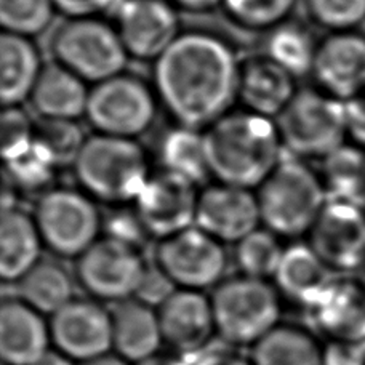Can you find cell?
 Masks as SVG:
<instances>
[{
	"instance_id": "28",
	"label": "cell",
	"mask_w": 365,
	"mask_h": 365,
	"mask_svg": "<svg viewBox=\"0 0 365 365\" xmlns=\"http://www.w3.org/2000/svg\"><path fill=\"white\" fill-rule=\"evenodd\" d=\"M16 285V297L48 317L76 298L71 274L63 264L50 259H41Z\"/></svg>"
},
{
	"instance_id": "13",
	"label": "cell",
	"mask_w": 365,
	"mask_h": 365,
	"mask_svg": "<svg viewBox=\"0 0 365 365\" xmlns=\"http://www.w3.org/2000/svg\"><path fill=\"white\" fill-rule=\"evenodd\" d=\"M309 245L331 272H359L365 264V207L327 200Z\"/></svg>"
},
{
	"instance_id": "5",
	"label": "cell",
	"mask_w": 365,
	"mask_h": 365,
	"mask_svg": "<svg viewBox=\"0 0 365 365\" xmlns=\"http://www.w3.org/2000/svg\"><path fill=\"white\" fill-rule=\"evenodd\" d=\"M217 335L231 346H253L276 329L284 299L269 280L234 276L212 292Z\"/></svg>"
},
{
	"instance_id": "17",
	"label": "cell",
	"mask_w": 365,
	"mask_h": 365,
	"mask_svg": "<svg viewBox=\"0 0 365 365\" xmlns=\"http://www.w3.org/2000/svg\"><path fill=\"white\" fill-rule=\"evenodd\" d=\"M158 312L164 344L175 354L200 353L217 335L212 298L204 292L177 289Z\"/></svg>"
},
{
	"instance_id": "6",
	"label": "cell",
	"mask_w": 365,
	"mask_h": 365,
	"mask_svg": "<svg viewBox=\"0 0 365 365\" xmlns=\"http://www.w3.org/2000/svg\"><path fill=\"white\" fill-rule=\"evenodd\" d=\"M274 122L282 146L297 158L322 160L348 143L344 103L321 88L298 90Z\"/></svg>"
},
{
	"instance_id": "47",
	"label": "cell",
	"mask_w": 365,
	"mask_h": 365,
	"mask_svg": "<svg viewBox=\"0 0 365 365\" xmlns=\"http://www.w3.org/2000/svg\"><path fill=\"white\" fill-rule=\"evenodd\" d=\"M34 365H77V364L74 361H71L69 357H66L64 354L58 353L56 349H51Z\"/></svg>"
},
{
	"instance_id": "32",
	"label": "cell",
	"mask_w": 365,
	"mask_h": 365,
	"mask_svg": "<svg viewBox=\"0 0 365 365\" xmlns=\"http://www.w3.org/2000/svg\"><path fill=\"white\" fill-rule=\"evenodd\" d=\"M279 239L266 227H258L237 242L234 258L240 274L272 282L285 252Z\"/></svg>"
},
{
	"instance_id": "8",
	"label": "cell",
	"mask_w": 365,
	"mask_h": 365,
	"mask_svg": "<svg viewBox=\"0 0 365 365\" xmlns=\"http://www.w3.org/2000/svg\"><path fill=\"white\" fill-rule=\"evenodd\" d=\"M43 245L61 258H79L103 231V218L87 192L69 187L48 189L32 215Z\"/></svg>"
},
{
	"instance_id": "15",
	"label": "cell",
	"mask_w": 365,
	"mask_h": 365,
	"mask_svg": "<svg viewBox=\"0 0 365 365\" xmlns=\"http://www.w3.org/2000/svg\"><path fill=\"white\" fill-rule=\"evenodd\" d=\"M197 200L192 182L164 170L151 175L133 204L149 236L162 240L195 226Z\"/></svg>"
},
{
	"instance_id": "14",
	"label": "cell",
	"mask_w": 365,
	"mask_h": 365,
	"mask_svg": "<svg viewBox=\"0 0 365 365\" xmlns=\"http://www.w3.org/2000/svg\"><path fill=\"white\" fill-rule=\"evenodd\" d=\"M115 29L128 56L155 61L180 37V23L165 0H120Z\"/></svg>"
},
{
	"instance_id": "39",
	"label": "cell",
	"mask_w": 365,
	"mask_h": 365,
	"mask_svg": "<svg viewBox=\"0 0 365 365\" xmlns=\"http://www.w3.org/2000/svg\"><path fill=\"white\" fill-rule=\"evenodd\" d=\"M103 234L104 237L114 239L135 249H141L149 237L145 225L141 223L135 210H117L110 213L106 220H103Z\"/></svg>"
},
{
	"instance_id": "36",
	"label": "cell",
	"mask_w": 365,
	"mask_h": 365,
	"mask_svg": "<svg viewBox=\"0 0 365 365\" xmlns=\"http://www.w3.org/2000/svg\"><path fill=\"white\" fill-rule=\"evenodd\" d=\"M234 21L249 29H274L285 23L297 0H225Z\"/></svg>"
},
{
	"instance_id": "42",
	"label": "cell",
	"mask_w": 365,
	"mask_h": 365,
	"mask_svg": "<svg viewBox=\"0 0 365 365\" xmlns=\"http://www.w3.org/2000/svg\"><path fill=\"white\" fill-rule=\"evenodd\" d=\"M56 11L69 19L96 18V15L119 5L120 0H51Z\"/></svg>"
},
{
	"instance_id": "40",
	"label": "cell",
	"mask_w": 365,
	"mask_h": 365,
	"mask_svg": "<svg viewBox=\"0 0 365 365\" xmlns=\"http://www.w3.org/2000/svg\"><path fill=\"white\" fill-rule=\"evenodd\" d=\"M175 290H177V287L172 284V280L165 276V272L158 264H148L145 279H143L136 298L154 306V308H159Z\"/></svg>"
},
{
	"instance_id": "29",
	"label": "cell",
	"mask_w": 365,
	"mask_h": 365,
	"mask_svg": "<svg viewBox=\"0 0 365 365\" xmlns=\"http://www.w3.org/2000/svg\"><path fill=\"white\" fill-rule=\"evenodd\" d=\"M321 180L329 200L365 207V149L344 143L322 159Z\"/></svg>"
},
{
	"instance_id": "2",
	"label": "cell",
	"mask_w": 365,
	"mask_h": 365,
	"mask_svg": "<svg viewBox=\"0 0 365 365\" xmlns=\"http://www.w3.org/2000/svg\"><path fill=\"white\" fill-rule=\"evenodd\" d=\"M204 138L212 177L225 185L259 187L282 160L276 122L245 109L225 114Z\"/></svg>"
},
{
	"instance_id": "1",
	"label": "cell",
	"mask_w": 365,
	"mask_h": 365,
	"mask_svg": "<svg viewBox=\"0 0 365 365\" xmlns=\"http://www.w3.org/2000/svg\"><path fill=\"white\" fill-rule=\"evenodd\" d=\"M240 66L232 48L208 32H181L154 61V88L181 127L202 130L237 100Z\"/></svg>"
},
{
	"instance_id": "12",
	"label": "cell",
	"mask_w": 365,
	"mask_h": 365,
	"mask_svg": "<svg viewBox=\"0 0 365 365\" xmlns=\"http://www.w3.org/2000/svg\"><path fill=\"white\" fill-rule=\"evenodd\" d=\"M48 322L53 349L77 365L113 353V317L98 299H71Z\"/></svg>"
},
{
	"instance_id": "33",
	"label": "cell",
	"mask_w": 365,
	"mask_h": 365,
	"mask_svg": "<svg viewBox=\"0 0 365 365\" xmlns=\"http://www.w3.org/2000/svg\"><path fill=\"white\" fill-rule=\"evenodd\" d=\"M36 141L50 154L58 168L74 167L87 136L77 120L42 119L36 122Z\"/></svg>"
},
{
	"instance_id": "37",
	"label": "cell",
	"mask_w": 365,
	"mask_h": 365,
	"mask_svg": "<svg viewBox=\"0 0 365 365\" xmlns=\"http://www.w3.org/2000/svg\"><path fill=\"white\" fill-rule=\"evenodd\" d=\"M312 21L331 32L356 31L365 21V0H304Z\"/></svg>"
},
{
	"instance_id": "19",
	"label": "cell",
	"mask_w": 365,
	"mask_h": 365,
	"mask_svg": "<svg viewBox=\"0 0 365 365\" xmlns=\"http://www.w3.org/2000/svg\"><path fill=\"white\" fill-rule=\"evenodd\" d=\"M311 324L327 341H365V289L357 279H331L308 309Z\"/></svg>"
},
{
	"instance_id": "44",
	"label": "cell",
	"mask_w": 365,
	"mask_h": 365,
	"mask_svg": "<svg viewBox=\"0 0 365 365\" xmlns=\"http://www.w3.org/2000/svg\"><path fill=\"white\" fill-rule=\"evenodd\" d=\"M189 365H253L250 357L226 348H205L200 353L186 356Z\"/></svg>"
},
{
	"instance_id": "41",
	"label": "cell",
	"mask_w": 365,
	"mask_h": 365,
	"mask_svg": "<svg viewBox=\"0 0 365 365\" xmlns=\"http://www.w3.org/2000/svg\"><path fill=\"white\" fill-rule=\"evenodd\" d=\"M324 365H365V341H327L324 344Z\"/></svg>"
},
{
	"instance_id": "43",
	"label": "cell",
	"mask_w": 365,
	"mask_h": 365,
	"mask_svg": "<svg viewBox=\"0 0 365 365\" xmlns=\"http://www.w3.org/2000/svg\"><path fill=\"white\" fill-rule=\"evenodd\" d=\"M348 141L365 149V93L344 101Z\"/></svg>"
},
{
	"instance_id": "31",
	"label": "cell",
	"mask_w": 365,
	"mask_h": 365,
	"mask_svg": "<svg viewBox=\"0 0 365 365\" xmlns=\"http://www.w3.org/2000/svg\"><path fill=\"white\" fill-rule=\"evenodd\" d=\"M319 42L298 23H282L274 28L268 38V58L293 77L312 74Z\"/></svg>"
},
{
	"instance_id": "20",
	"label": "cell",
	"mask_w": 365,
	"mask_h": 365,
	"mask_svg": "<svg viewBox=\"0 0 365 365\" xmlns=\"http://www.w3.org/2000/svg\"><path fill=\"white\" fill-rule=\"evenodd\" d=\"M53 349L50 322L18 297L0 304V357L4 365H34Z\"/></svg>"
},
{
	"instance_id": "25",
	"label": "cell",
	"mask_w": 365,
	"mask_h": 365,
	"mask_svg": "<svg viewBox=\"0 0 365 365\" xmlns=\"http://www.w3.org/2000/svg\"><path fill=\"white\" fill-rule=\"evenodd\" d=\"M88 96L87 82L55 61L43 66L29 100L42 119L77 120L87 113Z\"/></svg>"
},
{
	"instance_id": "49",
	"label": "cell",
	"mask_w": 365,
	"mask_h": 365,
	"mask_svg": "<svg viewBox=\"0 0 365 365\" xmlns=\"http://www.w3.org/2000/svg\"><path fill=\"white\" fill-rule=\"evenodd\" d=\"M357 280H359V282L364 285V289H365V264L359 269V277H357Z\"/></svg>"
},
{
	"instance_id": "46",
	"label": "cell",
	"mask_w": 365,
	"mask_h": 365,
	"mask_svg": "<svg viewBox=\"0 0 365 365\" xmlns=\"http://www.w3.org/2000/svg\"><path fill=\"white\" fill-rule=\"evenodd\" d=\"M136 365H189L186 356H180V354H175V353H159L158 356L151 357V359H146Z\"/></svg>"
},
{
	"instance_id": "24",
	"label": "cell",
	"mask_w": 365,
	"mask_h": 365,
	"mask_svg": "<svg viewBox=\"0 0 365 365\" xmlns=\"http://www.w3.org/2000/svg\"><path fill=\"white\" fill-rule=\"evenodd\" d=\"M43 240L34 217L18 207L2 210L0 220V276L18 284L41 262Z\"/></svg>"
},
{
	"instance_id": "26",
	"label": "cell",
	"mask_w": 365,
	"mask_h": 365,
	"mask_svg": "<svg viewBox=\"0 0 365 365\" xmlns=\"http://www.w3.org/2000/svg\"><path fill=\"white\" fill-rule=\"evenodd\" d=\"M41 56L29 37L4 32L0 37V98L4 108L29 100L42 73Z\"/></svg>"
},
{
	"instance_id": "45",
	"label": "cell",
	"mask_w": 365,
	"mask_h": 365,
	"mask_svg": "<svg viewBox=\"0 0 365 365\" xmlns=\"http://www.w3.org/2000/svg\"><path fill=\"white\" fill-rule=\"evenodd\" d=\"M172 2L182 10L204 11V10H210L220 4H223L225 0H172Z\"/></svg>"
},
{
	"instance_id": "11",
	"label": "cell",
	"mask_w": 365,
	"mask_h": 365,
	"mask_svg": "<svg viewBox=\"0 0 365 365\" xmlns=\"http://www.w3.org/2000/svg\"><path fill=\"white\" fill-rule=\"evenodd\" d=\"M155 264L177 289L204 292L217 287L226 272L225 244L197 226L162 239L155 250Z\"/></svg>"
},
{
	"instance_id": "38",
	"label": "cell",
	"mask_w": 365,
	"mask_h": 365,
	"mask_svg": "<svg viewBox=\"0 0 365 365\" xmlns=\"http://www.w3.org/2000/svg\"><path fill=\"white\" fill-rule=\"evenodd\" d=\"M0 130H2V158L5 162L13 160L19 154L32 146L36 140V122L21 106L4 108L2 120H0Z\"/></svg>"
},
{
	"instance_id": "23",
	"label": "cell",
	"mask_w": 365,
	"mask_h": 365,
	"mask_svg": "<svg viewBox=\"0 0 365 365\" xmlns=\"http://www.w3.org/2000/svg\"><path fill=\"white\" fill-rule=\"evenodd\" d=\"M331 279V271L309 244H295L285 249L272 284L284 302L308 311Z\"/></svg>"
},
{
	"instance_id": "10",
	"label": "cell",
	"mask_w": 365,
	"mask_h": 365,
	"mask_svg": "<svg viewBox=\"0 0 365 365\" xmlns=\"http://www.w3.org/2000/svg\"><path fill=\"white\" fill-rule=\"evenodd\" d=\"M148 263L140 249L100 237L76 259V279L90 298L122 303L136 298Z\"/></svg>"
},
{
	"instance_id": "30",
	"label": "cell",
	"mask_w": 365,
	"mask_h": 365,
	"mask_svg": "<svg viewBox=\"0 0 365 365\" xmlns=\"http://www.w3.org/2000/svg\"><path fill=\"white\" fill-rule=\"evenodd\" d=\"M160 160L165 172L192 182L204 185L212 177L208 165L204 132L187 127H177L165 135L160 145Z\"/></svg>"
},
{
	"instance_id": "50",
	"label": "cell",
	"mask_w": 365,
	"mask_h": 365,
	"mask_svg": "<svg viewBox=\"0 0 365 365\" xmlns=\"http://www.w3.org/2000/svg\"><path fill=\"white\" fill-rule=\"evenodd\" d=\"M2 365H4V364H2Z\"/></svg>"
},
{
	"instance_id": "48",
	"label": "cell",
	"mask_w": 365,
	"mask_h": 365,
	"mask_svg": "<svg viewBox=\"0 0 365 365\" xmlns=\"http://www.w3.org/2000/svg\"><path fill=\"white\" fill-rule=\"evenodd\" d=\"M79 365H133V364H130L128 361L123 359V357H120L119 354L108 353L104 356L96 357V359H91L88 362H83V364H79Z\"/></svg>"
},
{
	"instance_id": "34",
	"label": "cell",
	"mask_w": 365,
	"mask_h": 365,
	"mask_svg": "<svg viewBox=\"0 0 365 365\" xmlns=\"http://www.w3.org/2000/svg\"><path fill=\"white\" fill-rule=\"evenodd\" d=\"M56 170L58 167L50 154L34 140L28 151L5 162V180L23 191L36 192L48 187Z\"/></svg>"
},
{
	"instance_id": "35",
	"label": "cell",
	"mask_w": 365,
	"mask_h": 365,
	"mask_svg": "<svg viewBox=\"0 0 365 365\" xmlns=\"http://www.w3.org/2000/svg\"><path fill=\"white\" fill-rule=\"evenodd\" d=\"M55 11L51 0H0V24L4 32L31 38L48 28Z\"/></svg>"
},
{
	"instance_id": "7",
	"label": "cell",
	"mask_w": 365,
	"mask_h": 365,
	"mask_svg": "<svg viewBox=\"0 0 365 365\" xmlns=\"http://www.w3.org/2000/svg\"><path fill=\"white\" fill-rule=\"evenodd\" d=\"M51 50L56 63L93 86L122 74L128 60L115 26L100 18L69 19L55 32Z\"/></svg>"
},
{
	"instance_id": "3",
	"label": "cell",
	"mask_w": 365,
	"mask_h": 365,
	"mask_svg": "<svg viewBox=\"0 0 365 365\" xmlns=\"http://www.w3.org/2000/svg\"><path fill=\"white\" fill-rule=\"evenodd\" d=\"M73 168L83 192L108 204L135 202L151 178L138 143L100 133L88 136Z\"/></svg>"
},
{
	"instance_id": "27",
	"label": "cell",
	"mask_w": 365,
	"mask_h": 365,
	"mask_svg": "<svg viewBox=\"0 0 365 365\" xmlns=\"http://www.w3.org/2000/svg\"><path fill=\"white\" fill-rule=\"evenodd\" d=\"M253 365H324V344L314 331L280 322L252 346Z\"/></svg>"
},
{
	"instance_id": "16",
	"label": "cell",
	"mask_w": 365,
	"mask_h": 365,
	"mask_svg": "<svg viewBox=\"0 0 365 365\" xmlns=\"http://www.w3.org/2000/svg\"><path fill=\"white\" fill-rule=\"evenodd\" d=\"M262 225L252 189L218 182L199 194L195 226L223 244H237Z\"/></svg>"
},
{
	"instance_id": "18",
	"label": "cell",
	"mask_w": 365,
	"mask_h": 365,
	"mask_svg": "<svg viewBox=\"0 0 365 365\" xmlns=\"http://www.w3.org/2000/svg\"><path fill=\"white\" fill-rule=\"evenodd\" d=\"M312 76L319 88L343 103L365 93V36L331 32L319 42Z\"/></svg>"
},
{
	"instance_id": "4",
	"label": "cell",
	"mask_w": 365,
	"mask_h": 365,
	"mask_svg": "<svg viewBox=\"0 0 365 365\" xmlns=\"http://www.w3.org/2000/svg\"><path fill=\"white\" fill-rule=\"evenodd\" d=\"M262 223L279 237L309 234L327 204L321 175L299 159H284L258 187Z\"/></svg>"
},
{
	"instance_id": "22",
	"label": "cell",
	"mask_w": 365,
	"mask_h": 365,
	"mask_svg": "<svg viewBox=\"0 0 365 365\" xmlns=\"http://www.w3.org/2000/svg\"><path fill=\"white\" fill-rule=\"evenodd\" d=\"M295 77L271 58H253L240 66L237 100L245 110L276 119L297 93Z\"/></svg>"
},
{
	"instance_id": "21",
	"label": "cell",
	"mask_w": 365,
	"mask_h": 365,
	"mask_svg": "<svg viewBox=\"0 0 365 365\" xmlns=\"http://www.w3.org/2000/svg\"><path fill=\"white\" fill-rule=\"evenodd\" d=\"M113 317V353L130 364H140L158 356L164 346L158 308L138 298L114 304Z\"/></svg>"
},
{
	"instance_id": "9",
	"label": "cell",
	"mask_w": 365,
	"mask_h": 365,
	"mask_svg": "<svg viewBox=\"0 0 365 365\" xmlns=\"http://www.w3.org/2000/svg\"><path fill=\"white\" fill-rule=\"evenodd\" d=\"M155 109L151 87L122 73L90 88L86 117L96 133L135 140L153 125Z\"/></svg>"
}]
</instances>
